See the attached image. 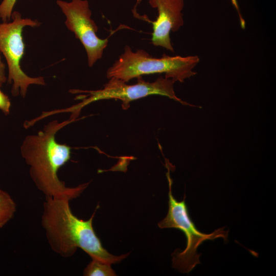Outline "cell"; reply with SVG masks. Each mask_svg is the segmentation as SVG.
Wrapping results in <instances>:
<instances>
[{"label": "cell", "mask_w": 276, "mask_h": 276, "mask_svg": "<svg viewBox=\"0 0 276 276\" xmlns=\"http://www.w3.org/2000/svg\"><path fill=\"white\" fill-rule=\"evenodd\" d=\"M67 196H46L43 204L41 225L51 249L63 258L72 257L80 248L92 259L110 264L119 263L128 254L114 256L105 249L93 226L95 214L84 220L72 213Z\"/></svg>", "instance_id": "cell-1"}, {"label": "cell", "mask_w": 276, "mask_h": 276, "mask_svg": "<svg viewBox=\"0 0 276 276\" xmlns=\"http://www.w3.org/2000/svg\"><path fill=\"white\" fill-rule=\"evenodd\" d=\"M75 121L70 119L58 122L54 120L37 134L27 136L22 143L21 155L30 166V176L45 197L67 196L73 199L79 196L89 184L66 187L57 175L60 168L71 158V147L58 143L55 135L59 130Z\"/></svg>", "instance_id": "cell-2"}, {"label": "cell", "mask_w": 276, "mask_h": 276, "mask_svg": "<svg viewBox=\"0 0 276 276\" xmlns=\"http://www.w3.org/2000/svg\"><path fill=\"white\" fill-rule=\"evenodd\" d=\"M199 60L196 55L169 56L164 54L161 58H154L142 49L133 52L126 45L124 53L107 70L106 76L127 82L144 75L164 73L166 78L183 82L196 74L193 70Z\"/></svg>", "instance_id": "cell-3"}, {"label": "cell", "mask_w": 276, "mask_h": 276, "mask_svg": "<svg viewBox=\"0 0 276 276\" xmlns=\"http://www.w3.org/2000/svg\"><path fill=\"white\" fill-rule=\"evenodd\" d=\"M169 181V209L164 219L158 222L160 228H175L181 231L186 236L187 245L181 251L176 249L172 254V267L181 273H189L196 266L200 263L201 254L197 252L198 247L205 240H213L223 238L227 241L228 230L224 227L215 230L210 234L200 232L196 227L189 215L185 197L178 201L173 196L172 192V179L169 171L167 174Z\"/></svg>", "instance_id": "cell-4"}, {"label": "cell", "mask_w": 276, "mask_h": 276, "mask_svg": "<svg viewBox=\"0 0 276 276\" xmlns=\"http://www.w3.org/2000/svg\"><path fill=\"white\" fill-rule=\"evenodd\" d=\"M137 78L136 83L132 85L127 84L124 81L113 77L109 78L108 82L101 89H72L71 91L73 94H86L76 97V99L82 100V102L64 110H53L51 113L53 114L62 112H70L72 113L70 119L76 120L82 108L95 101L104 99H118L122 101V108L127 110L129 108L131 102L152 95L165 96L183 105L188 104L176 96L173 88L175 82L172 80L160 77L155 81L150 82L145 81L142 76Z\"/></svg>", "instance_id": "cell-5"}, {"label": "cell", "mask_w": 276, "mask_h": 276, "mask_svg": "<svg viewBox=\"0 0 276 276\" xmlns=\"http://www.w3.org/2000/svg\"><path fill=\"white\" fill-rule=\"evenodd\" d=\"M13 21L0 24V52L5 57L8 66L9 83L13 82L12 94L16 96L20 93L24 97L29 85H44L42 77L32 78L27 76L21 69L20 61L24 54L25 44L22 33L26 26H38V21L29 18H23L16 11L11 15Z\"/></svg>", "instance_id": "cell-6"}, {"label": "cell", "mask_w": 276, "mask_h": 276, "mask_svg": "<svg viewBox=\"0 0 276 276\" xmlns=\"http://www.w3.org/2000/svg\"><path fill=\"white\" fill-rule=\"evenodd\" d=\"M57 4L65 14L67 28L74 32L84 47L88 64L91 67L102 57L108 42V37L101 39L98 37V28L91 19V12L86 0H72L70 2L58 0Z\"/></svg>", "instance_id": "cell-7"}, {"label": "cell", "mask_w": 276, "mask_h": 276, "mask_svg": "<svg viewBox=\"0 0 276 276\" xmlns=\"http://www.w3.org/2000/svg\"><path fill=\"white\" fill-rule=\"evenodd\" d=\"M149 3L158 11L156 19L151 21L152 43L174 52L170 33L177 31L183 25L184 0H149Z\"/></svg>", "instance_id": "cell-8"}, {"label": "cell", "mask_w": 276, "mask_h": 276, "mask_svg": "<svg viewBox=\"0 0 276 276\" xmlns=\"http://www.w3.org/2000/svg\"><path fill=\"white\" fill-rule=\"evenodd\" d=\"M16 210L13 199L9 193L0 189V228L14 217Z\"/></svg>", "instance_id": "cell-9"}, {"label": "cell", "mask_w": 276, "mask_h": 276, "mask_svg": "<svg viewBox=\"0 0 276 276\" xmlns=\"http://www.w3.org/2000/svg\"><path fill=\"white\" fill-rule=\"evenodd\" d=\"M110 264L98 260L92 259L84 269L85 276H113L116 275Z\"/></svg>", "instance_id": "cell-10"}, {"label": "cell", "mask_w": 276, "mask_h": 276, "mask_svg": "<svg viewBox=\"0 0 276 276\" xmlns=\"http://www.w3.org/2000/svg\"><path fill=\"white\" fill-rule=\"evenodd\" d=\"M17 0H3L0 4V18L4 22L10 20Z\"/></svg>", "instance_id": "cell-11"}, {"label": "cell", "mask_w": 276, "mask_h": 276, "mask_svg": "<svg viewBox=\"0 0 276 276\" xmlns=\"http://www.w3.org/2000/svg\"><path fill=\"white\" fill-rule=\"evenodd\" d=\"M11 102L8 97L0 90V110L5 114H9Z\"/></svg>", "instance_id": "cell-12"}, {"label": "cell", "mask_w": 276, "mask_h": 276, "mask_svg": "<svg viewBox=\"0 0 276 276\" xmlns=\"http://www.w3.org/2000/svg\"><path fill=\"white\" fill-rule=\"evenodd\" d=\"M5 65L2 62L0 53V87L6 82L7 78L5 76Z\"/></svg>", "instance_id": "cell-13"}]
</instances>
